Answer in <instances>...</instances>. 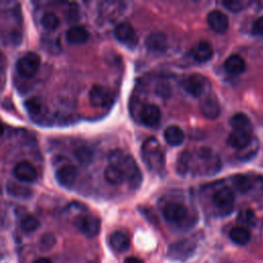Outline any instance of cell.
Returning a JSON list of instances; mask_svg holds the SVG:
<instances>
[{
	"label": "cell",
	"instance_id": "33",
	"mask_svg": "<svg viewBox=\"0 0 263 263\" xmlns=\"http://www.w3.org/2000/svg\"><path fill=\"white\" fill-rule=\"evenodd\" d=\"M239 220L248 225H253L255 223V215L251 210H247L240 213Z\"/></svg>",
	"mask_w": 263,
	"mask_h": 263
},
{
	"label": "cell",
	"instance_id": "12",
	"mask_svg": "<svg viewBox=\"0 0 263 263\" xmlns=\"http://www.w3.org/2000/svg\"><path fill=\"white\" fill-rule=\"evenodd\" d=\"M206 22L209 27L216 33H225L229 27V20L227 15L221 10L215 9L208 13Z\"/></svg>",
	"mask_w": 263,
	"mask_h": 263
},
{
	"label": "cell",
	"instance_id": "9",
	"mask_svg": "<svg viewBox=\"0 0 263 263\" xmlns=\"http://www.w3.org/2000/svg\"><path fill=\"white\" fill-rule=\"evenodd\" d=\"M162 214L167 221L172 223H180L187 217L188 210L181 202L171 201L164 205Z\"/></svg>",
	"mask_w": 263,
	"mask_h": 263
},
{
	"label": "cell",
	"instance_id": "19",
	"mask_svg": "<svg viewBox=\"0 0 263 263\" xmlns=\"http://www.w3.org/2000/svg\"><path fill=\"white\" fill-rule=\"evenodd\" d=\"M88 37L89 33L83 26H72L66 32V39L70 44H82Z\"/></svg>",
	"mask_w": 263,
	"mask_h": 263
},
{
	"label": "cell",
	"instance_id": "21",
	"mask_svg": "<svg viewBox=\"0 0 263 263\" xmlns=\"http://www.w3.org/2000/svg\"><path fill=\"white\" fill-rule=\"evenodd\" d=\"M164 140L171 146H179L185 139V134L178 125H168L163 133Z\"/></svg>",
	"mask_w": 263,
	"mask_h": 263
},
{
	"label": "cell",
	"instance_id": "5",
	"mask_svg": "<svg viewBox=\"0 0 263 263\" xmlns=\"http://www.w3.org/2000/svg\"><path fill=\"white\" fill-rule=\"evenodd\" d=\"M76 227L87 237H95L101 229V220L90 214L79 215L75 219Z\"/></svg>",
	"mask_w": 263,
	"mask_h": 263
},
{
	"label": "cell",
	"instance_id": "4",
	"mask_svg": "<svg viewBox=\"0 0 263 263\" xmlns=\"http://www.w3.org/2000/svg\"><path fill=\"white\" fill-rule=\"evenodd\" d=\"M206 84L205 77L199 73L189 74L181 80L183 89L194 98H198L204 92Z\"/></svg>",
	"mask_w": 263,
	"mask_h": 263
},
{
	"label": "cell",
	"instance_id": "11",
	"mask_svg": "<svg viewBox=\"0 0 263 263\" xmlns=\"http://www.w3.org/2000/svg\"><path fill=\"white\" fill-rule=\"evenodd\" d=\"M13 176L21 182H33L37 178V171L34 165L27 161H18L13 167Z\"/></svg>",
	"mask_w": 263,
	"mask_h": 263
},
{
	"label": "cell",
	"instance_id": "36",
	"mask_svg": "<svg viewBox=\"0 0 263 263\" xmlns=\"http://www.w3.org/2000/svg\"><path fill=\"white\" fill-rule=\"evenodd\" d=\"M124 263H143V261L139 258H136V257H127L124 260Z\"/></svg>",
	"mask_w": 263,
	"mask_h": 263
},
{
	"label": "cell",
	"instance_id": "13",
	"mask_svg": "<svg viewBox=\"0 0 263 263\" xmlns=\"http://www.w3.org/2000/svg\"><path fill=\"white\" fill-rule=\"evenodd\" d=\"M145 45L150 52L161 53L166 49L167 39L161 32H154L149 34L145 39Z\"/></svg>",
	"mask_w": 263,
	"mask_h": 263
},
{
	"label": "cell",
	"instance_id": "28",
	"mask_svg": "<svg viewBox=\"0 0 263 263\" xmlns=\"http://www.w3.org/2000/svg\"><path fill=\"white\" fill-rule=\"evenodd\" d=\"M6 190H7V193H9L10 195H13L15 197H21V198H28L32 194V191L30 190V188L24 187L13 182H7Z\"/></svg>",
	"mask_w": 263,
	"mask_h": 263
},
{
	"label": "cell",
	"instance_id": "15",
	"mask_svg": "<svg viewBox=\"0 0 263 263\" xmlns=\"http://www.w3.org/2000/svg\"><path fill=\"white\" fill-rule=\"evenodd\" d=\"M214 204L222 210L230 208L234 202V193L228 187H222L217 189L212 197Z\"/></svg>",
	"mask_w": 263,
	"mask_h": 263
},
{
	"label": "cell",
	"instance_id": "24",
	"mask_svg": "<svg viewBox=\"0 0 263 263\" xmlns=\"http://www.w3.org/2000/svg\"><path fill=\"white\" fill-rule=\"evenodd\" d=\"M230 126L233 130H243L250 132L251 130V120L245 113H235L229 120Z\"/></svg>",
	"mask_w": 263,
	"mask_h": 263
},
{
	"label": "cell",
	"instance_id": "23",
	"mask_svg": "<svg viewBox=\"0 0 263 263\" xmlns=\"http://www.w3.org/2000/svg\"><path fill=\"white\" fill-rule=\"evenodd\" d=\"M109 242L111 247L118 252L126 251L129 248V243H130L128 235L125 232L120 230H117L111 233L109 237Z\"/></svg>",
	"mask_w": 263,
	"mask_h": 263
},
{
	"label": "cell",
	"instance_id": "35",
	"mask_svg": "<svg viewBox=\"0 0 263 263\" xmlns=\"http://www.w3.org/2000/svg\"><path fill=\"white\" fill-rule=\"evenodd\" d=\"M54 241H55V239H54L53 235L50 234V233H45V234L41 237V239H40V242H41L43 246H45V248H50V247L54 243Z\"/></svg>",
	"mask_w": 263,
	"mask_h": 263
},
{
	"label": "cell",
	"instance_id": "2",
	"mask_svg": "<svg viewBox=\"0 0 263 263\" xmlns=\"http://www.w3.org/2000/svg\"><path fill=\"white\" fill-rule=\"evenodd\" d=\"M142 159L150 171L160 173L164 167V154L161 145L154 137L146 139L141 148Z\"/></svg>",
	"mask_w": 263,
	"mask_h": 263
},
{
	"label": "cell",
	"instance_id": "32",
	"mask_svg": "<svg viewBox=\"0 0 263 263\" xmlns=\"http://www.w3.org/2000/svg\"><path fill=\"white\" fill-rule=\"evenodd\" d=\"M222 4L232 12H238L241 9H243V6H245V3L239 0H226V1H223Z\"/></svg>",
	"mask_w": 263,
	"mask_h": 263
},
{
	"label": "cell",
	"instance_id": "16",
	"mask_svg": "<svg viewBox=\"0 0 263 263\" xmlns=\"http://www.w3.org/2000/svg\"><path fill=\"white\" fill-rule=\"evenodd\" d=\"M200 112L208 119H215L220 115L221 107L214 96H208L200 103Z\"/></svg>",
	"mask_w": 263,
	"mask_h": 263
},
{
	"label": "cell",
	"instance_id": "34",
	"mask_svg": "<svg viewBox=\"0 0 263 263\" xmlns=\"http://www.w3.org/2000/svg\"><path fill=\"white\" fill-rule=\"evenodd\" d=\"M252 33L256 36H262L263 37V15L259 17L252 26Z\"/></svg>",
	"mask_w": 263,
	"mask_h": 263
},
{
	"label": "cell",
	"instance_id": "20",
	"mask_svg": "<svg viewBox=\"0 0 263 263\" xmlns=\"http://www.w3.org/2000/svg\"><path fill=\"white\" fill-rule=\"evenodd\" d=\"M194 246L189 240H182L170 248L168 255L174 259H185L191 255Z\"/></svg>",
	"mask_w": 263,
	"mask_h": 263
},
{
	"label": "cell",
	"instance_id": "6",
	"mask_svg": "<svg viewBox=\"0 0 263 263\" xmlns=\"http://www.w3.org/2000/svg\"><path fill=\"white\" fill-rule=\"evenodd\" d=\"M115 38L128 48H134L138 42V37L134 27L128 22H120L114 29Z\"/></svg>",
	"mask_w": 263,
	"mask_h": 263
},
{
	"label": "cell",
	"instance_id": "14",
	"mask_svg": "<svg viewBox=\"0 0 263 263\" xmlns=\"http://www.w3.org/2000/svg\"><path fill=\"white\" fill-rule=\"evenodd\" d=\"M78 176L77 168L71 164H65L61 166L55 173V179L60 185L64 187H71L74 185Z\"/></svg>",
	"mask_w": 263,
	"mask_h": 263
},
{
	"label": "cell",
	"instance_id": "25",
	"mask_svg": "<svg viewBox=\"0 0 263 263\" xmlns=\"http://www.w3.org/2000/svg\"><path fill=\"white\" fill-rule=\"evenodd\" d=\"M104 178L111 185H119L125 181L122 172L113 164H109L105 168Z\"/></svg>",
	"mask_w": 263,
	"mask_h": 263
},
{
	"label": "cell",
	"instance_id": "17",
	"mask_svg": "<svg viewBox=\"0 0 263 263\" xmlns=\"http://www.w3.org/2000/svg\"><path fill=\"white\" fill-rule=\"evenodd\" d=\"M227 143L230 147L242 150L248 147L251 143V134L250 132L243 130H233L227 138Z\"/></svg>",
	"mask_w": 263,
	"mask_h": 263
},
{
	"label": "cell",
	"instance_id": "31",
	"mask_svg": "<svg viewBox=\"0 0 263 263\" xmlns=\"http://www.w3.org/2000/svg\"><path fill=\"white\" fill-rule=\"evenodd\" d=\"M39 227V221L32 215H27L21 220V228L26 232H33Z\"/></svg>",
	"mask_w": 263,
	"mask_h": 263
},
{
	"label": "cell",
	"instance_id": "22",
	"mask_svg": "<svg viewBox=\"0 0 263 263\" xmlns=\"http://www.w3.org/2000/svg\"><path fill=\"white\" fill-rule=\"evenodd\" d=\"M224 68L228 73L238 75L246 70V62L240 55L231 54L224 62Z\"/></svg>",
	"mask_w": 263,
	"mask_h": 263
},
{
	"label": "cell",
	"instance_id": "1",
	"mask_svg": "<svg viewBox=\"0 0 263 263\" xmlns=\"http://www.w3.org/2000/svg\"><path fill=\"white\" fill-rule=\"evenodd\" d=\"M109 161L110 164L115 165L122 172L125 181L132 188L137 189L141 185V170L139 168L135 158L129 153L121 149H115L109 153Z\"/></svg>",
	"mask_w": 263,
	"mask_h": 263
},
{
	"label": "cell",
	"instance_id": "29",
	"mask_svg": "<svg viewBox=\"0 0 263 263\" xmlns=\"http://www.w3.org/2000/svg\"><path fill=\"white\" fill-rule=\"evenodd\" d=\"M41 25L47 31H54L60 25V20L55 13L47 11L41 17Z\"/></svg>",
	"mask_w": 263,
	"mask_h": 263
},
{
	"label": "cell",
	"instance_id": "3",
	"mask_svg": "<svg viewBox=\"0 0 263 263\" xmlns=\"http://www.w3.org/2000/svg\"><path fill=\"white\" fill-rule=\"evenodd\" d=\"M40 57L34 51H28L24 55H22L16 64L15 68L17 73L24 78H31L33 77L40 67Z\"/></svg>",
	"mask_w": 263,
	"mask_h": 263
},
{
	"label": "cell",
	"instance_id": "27",
	"mask_svg": "<svg viewBox=\"0 0 263 263\" xmlns=\"http://www.w3.org/2000/svg\"><path fill=\"white\" fill-rule=\"evenodd\" d=\"M74 155L76 159L82 164H88L92 161L95 153L93 150L88 146H79L74 150Z\"/></svg>",
	"mask_w": 263,
	"mask_h": 263
},
{
	"label": "cell",
	"instance_id": "10",
	"mask_svg": "<svg viewBox=\"0 0 263 263\" xmlns=\"http://www.w3.org/2000/svg\"><path fill=\"white\" fill-rule=\"evenodd\" d=\"M161 118V112L155 104H145L140 111L141 122L149 127H155L159 124Z\"/></svg>",
	"mask_w": 263,
	"mask_h": 263
},
{
	"label": "cell",
	"instance_id": "37",
	"mask_svg": "<svg viewBox=\"0 0 263 263\" xmlns=\"http://www.w3.org/2000/svg\"><path fill=\"white\" fill-rule=\"evenodd\" d=\"M33 263H52L51 260L47 259V258H39L37 260H35Z\"/></svg>",
	"mask_w": 263,
	"mask_h": 263
},
{
	"label": "cell",
	"instance_id": "30",
	"mask_svg": "<svg viewBox=\"0 0 263 263\" xmlns=\"http://www.w3.org/2000/svg\"><path fill=\"white\" fill-rule=\"evenodd\" d=\"M25 107H26L28 113L33 116L39 115L43 109L42 101H41V99H39L37 97H33V98H30L29 100H27L25 102Z\"/></svg>",
	"mask_w": 263,
	"mask_h": 263
},
{
	"label": "cell",
	"instance_id": "18",
	"mask_svg": "<svg viewBox=\"0 0 263 263\" xmlns=\"http://www.w3.org/2000/svg\"><path fill=\"white\" fill-rule=\"evenodd\" d=\"M213 53H214V49L212 44L205 40L199 41L192 49L193 59L199 63H204L211 60V58L213 57Z\"/></svg>",
	"mask_w": 263,
	"mask_h": 263
},
{
	"label": "cell",
	"instance_id": "7",
	"mask_svg": "<svg viewBox=\"0 0 263 263\" xmlns=\"http://www.w3.org/2000/svg\"><path fill=\"white\" fill-rule=\"evenodd\" d=\"M89 102L93 107H108L113 103V93L108 87L95 84L89 90Z\"/></svg>",
	"mask_w": 263,
	"mask_h": 263
},
{
	"label": "cell",
	"instance_id": "8",
	"mask_svg": "<svg viewBox=\"0 0 263 263\" xmlns=\"http://www.w3.org/2000/svg\"><path fill=\"white\" fill-rule=\"evenodd\" d=\"M232 185L240 193H247L255 186L263 189V177L256 176L255 178H252L248 175H235L232 178Z\"/></svg>",
	"mask_w": 263,
	"mask_h": 263
},
{
	"label": "cell",
	"instance_id": "26",
	"mask_svg": "<svg viewBox=\"0 0 263 263\" xmlns=\"http://www.w3.org/2000/svg\"><path fill=\"white\" fill-rule=\"evenodd\" d=\"M229 236L233 242L237 245H246L251 238V233L242 226H235L230 230Z\"/></svg>",
	"mask_w": 263,
	"mask_h": 263
}]
</instances>
